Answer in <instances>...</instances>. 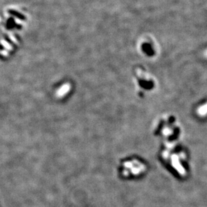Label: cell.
Segmentation results:
<instances>
[{"label": "cell", "mask_w": 207, "mask_h": 207, "mask_svg": "<svg viewBox=\"0 0 207 207\" xmlns=\"http://www.w3.org/2000/svg\"><path fill=\"white\" fill-rule=\"evenodd\" d=\"M198 114L201 115H204L207 114V103L204 104V105L198 108Z\"/></svg>", "instance_id": "cell-1"}, {"label": "cell", "mask_w": 207, "mask_h": 207, "mask_svg": "<svg viewBox=\"0 0 207 207\" xmlns=\"http://www.w3.org/2000/svg\"><path fill=\"white\" fill-rule=\"evenodd\" d=\"M204 56H205L206 57H207V50L205 51V53H204Z\"/></svg>", "instance_id": "cell-2"}]
</instances>
